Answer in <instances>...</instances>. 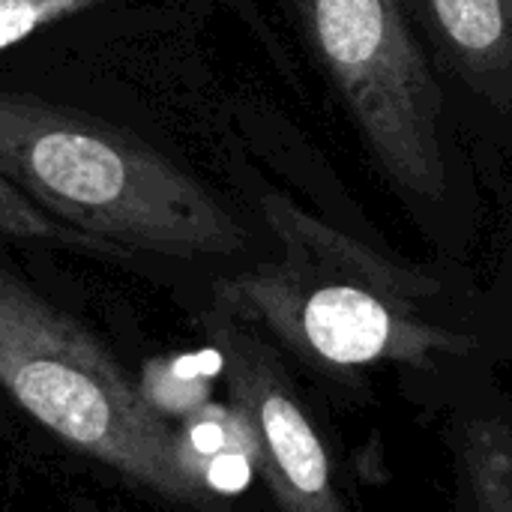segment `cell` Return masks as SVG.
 Returning a JSON list of instances; mask_svg holds the SVG:
<instances>
[{"mask_svg":"<svg viewBox=\"0 0 512 512\" xmlns=\"http://www.w3.org/2000/svg\"><path fill=\"white\" fill-rule=\"evenodd\" d=\"M0 177L57 222L171 258L234 255L246 231L177 162L105 117L0 90Z\"/></svg>","mask_w":512,"mask_h":512,"instance_id":"cell-2","label":"cell"},{"mask_svg":"<svg viewBox=\"0 0 512 512\" xmlns=\"http://www.w3.org/2000/svg\"><path fill=\"white\" fill-rule=\"evenodd\" d=\"M450 453L465 512H512V414L507 408H459Z\"/></svg>","mask_w":512,"mask_h":512,"instance_id":"cell-7","label":"cell"},{"mask_svg":"<svg viewBox=\"0 0 512 512\" xmlns=\"http://www.w3.org/2000/svg\"><path fill=\"white\" fill-rule=\"evenodd\" d=\"M0 237L21 240V243H48V246H63L72 252L105 255V258H126L129 255L111 243L93 240V237L57 222L51 213H45L39 204H33L6 177H0Z\"/></svg>","mask_w":512,"mask_h":512,"instance_id":"cell-10","label":"cell"},{"mask_svg":"<svg viewBox=\"0 0 512 512\" xmlns=\"http://www.w3.org/2000/svg\"><path fill=\"white\" fill-rule=\"evenodd\" d=\"M81 512H99V510H81Z\"/></svg>","mask_w":512,"mask_h":512,"instance_id":"cell-12","label":"cell"},{"mask_svg":"<svg viewBox=\"0 0 512 512\" xmlns=\"http://www.w3.org/2000/svg\"><path fill=\"white\" fill-rule=\"evenodd\" d=\"M201 330L222 363L228 402L252 426L258 474L279 510L354 512L330 450L270 342L219 306L201 315Z\"/></svg>","mask_w":512,"mask_h":512,"instance_id":"cell-5","label":"cell"},{"mask_svg":"<svg viewBox=\"0 0 512 512\" xmlns=\"http://www.w3.org/2000/svg\"><path fill=\"white\" fill-rule=\"evenodd\" d=\"M462 66L477 78L512 75V0H429Z\"/></svg>","mask_w":512,"mask_h":512,"instance_id":"cell-8","label":"cell"},{"mask_svg":"<svg viewBox=\"0 0 512 512\" xmlns=\"http://www.w3.org/2000/svg\"><path fill=\"white\" fill-rule=\"evenodd\" d=\"M174 453L183 477L210 501L246 486L258 471L249 420L231 402H207L174 423Z\"/></svg>","mask_w":512,"mask_h":512,"instance_id":"cell-6","label":"cell"},{"mask_svg":"<svg viewBox=\"0 0 512 512\" xmlns=\"http://www.w3.org/2000/svg\"><path fill=\"white\" fill-rule=\"evenodd\" d=\"M279 255L219 279L213 306L267 330L306 366L354 375L381 363L435 369L477 342L429 315L441 282L321 222L279 192L261 195Z\"/></svg>","mask_w":512,"mask_h":512,"instance_id":"cell-1","label":"cell"},{"mask_svg":"<svg viewBox=\"0 0 512 512\" xmlns=\"http://www.w3.org/2000/svg\"><path fill=\"white\" fill-rule=\"evenodd\" d=\"M144 402L168 423H180L210 402L213 375L198 357H156L138 381Z\"/></svg>","mask_w":512,"mask_h":512,"instance_id":"cell-9","label":"cell"},{"mask_svg":"<svg viewBox=\"0 0 512 512\" xmlns=\"http://www.w3.org/2000/svg\"><path fill=\"white\" fill-rule=\"evenodd\" d=\"M102 3L108 0H0V51L24 42L42 27Z\"/></svg>","mask_w":512,"mask_h":512,"instance_id":"cell-11","label":"cell"},{"mask_svg":"<svg viewBox=\"0 0 512 512\" xmlns=\"http://www.w3.org/2000/svg\"><path fill=\"white\" fill-rule=\"evenodd\" d=\"M0 387L72 450L174 504L210 510L162 420L108 348L0 267Z\"/></svg>","mask_w":512,"mask_h":512,"instance_id":"cell-3","label":"cell"},{"mask_svg":"<svg viewBox=\"0 0 512 512\" xmlns=\"http://www.w3.org/2000/svg\"><path fill=\"white\" fill-rule=\"evenodd\" d=\"M294 3L384 171L420 198H441V99L399 0Z\"/></svg>","mask_w":512,"mask_h":512,"instance_id":"cell-4","label":"cell"}]
</instances>
